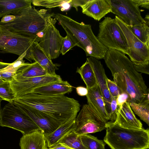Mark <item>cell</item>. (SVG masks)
<instances>
[{
  "label": "cell",
  "mask_w": 149,
  "mask_h": 149,
  "mask_svg": "<svg viewBox=\"0 0 149 149\" xmlns=\"http://www.w3.org/2000/svg\"><path fill=\"white\" fill-rule=\"evenodd\" d=\"M113 77V81L122 93L129 96L127 102L139 103L149 92L141 74L134 69L132 62L119 51L108 49L104 59Z\"/></svg>",
  "instance_id": "obj_1"
},
{
  "label": "cell",
  "mask_w": 149,
  "mask_h": 149,
  "mask_svg": "<svg viewBox=\"0 0 149 149\" xmlns=\"http://www.w3.org/2000/svg\"><path fill=\"white\" fill-rule=\"evenodd\" d=\"M14 100L41 111L62 124L75 118L80 107L78 101L64 95H48L32 93Z\"/></svg>",
  "instance_id": "obj_2"
},
{
  "label": "cell",
  "mask_w": 149,
  "mask_h": 149,
  "mask_svg": "<svg viewBox=\"0 0 149 149\" xmlns=\"http://www.w3.org/2000/svg\"><path fill=\"white\" fill-rule=\"evenodd\" d=\"M54 17L76 46L82 49L87 56L104 59L108 49L98 40L91 25L78 22L59 13L55 14Z\"/></svg>",
  "instance_id": "obj_3"
},
{
  "label": "cell",
  "mask_w": 149,
  "mask_h": 149,
  "mask_svg": "<svg viewBox=\"0 0 149 149\" xmlns=\"http://www.w3.org/2000/svg\"><path fill=\"white\" fill-rule=\"evenodd\" d=\"M54 14L31 6L12 14L16 17L12 22L3 23L0 21V26L13 33L40 38L48 26L55 24L56 21L52 17Z\"/></svg>",
  "instance_id": "obj_4"
},
{
  "label": "cell",
  "mask_w": 149,
  "mask_h": 149,
  "mask_svg": "<svg viewBox=\"0 0 149 149\" xmlns=\"http://www.w3.org/2000/svg\"><path fill=\"white\" fill-rule=\"evenodd\" d=\"M104 141L111 149H148L149 130L129 129L106 124Z\"/></svg>",
  "instance_id": "obj_5"
},
{
  "label": "cell",
  "mask_w": 149,
  "mask_h": 149,
  "mask_svg": "<svg viewBox=\"0 0 149 149\" xmlns=\"http://www.w3.org/2000/svg\"><path fill=\"white\" fill-rule=\"evenodd\" d=\"M97 38L108 49L119 51L129 55L130 52L126 38L115 18L104 17L99 23Z\"/></svg>",
  "instance_id": "obj_6"
},
{
  "label": "cell",
  "mask_w": 149,
  "mask_h": 149,
  "mask_svg": "<svg viewBox=\"0 0 149 149\" xmlns=\"http://www.w3.org/2000/svg\"><path fill=\"white\" fill-rule=\"evenodd\" d=\"M0 125L20 131L23 135L40 129L28 115L13 102H9L1 109Z\"/></svg>",
  "instance_id": "obj_7"
},
{
  "label": "cell",
  "mask_w": 149,
  "mask_h": 149,
  "mask_svg": "<svg viewBox=\"0 0 149 149\" xmlns=\"http://www.w3.org/2000/svg\"><path fill=\"white\" fill-rule=\"evenodd\" d=\"M0 27V53L13 54L19 56L26 52L24 58L30 61L31 45L34 42H38L40 38L13 33Z\"/></svg>",
  "instance_id": "obj_8"
},
{
  "label": "cell",
  "mask_w": 149,
  "mask_h": 149,
  "mask_svg": "<svg viewBox=\"0 0 149 149\" xmlns=\"http://www.w3.org/2000/svg\"><path fill=\"white\" fill-rule=\"evenodd\" d=\"M74 132L80 136L101 131L106 128V123L88 104L84 105L75 118Z\"/></svg>",
  "instance_id": "obj_9"
},
{
  "label": "cell",
  "mask_w": 149,
  "mask_h": 149,
  "mask_svg": "<svg viewBox=\"0 0 149 149\" xmlns=\"http://www.w3.org/2000/svg\"><path fill=\"white\" fill-rule=\"evenodd\" d=\"M115 19L126 38L130 52L129 56L130 61L135 63L149 61V47L141 42L132 33L121 19L116 16Z\"/></svg>",
  "instance_id": "obj_10"
},
{
  "label": "cell",
  "mask_w": 149,
  "mask_h": 149,
  "mask_svg": "<svg viewBox=\"0 0 149 149\" xmlns=\"http://www.w3.org/2000/svg\"><path fill=\"white\" fill-rule=\"evenodd\" d=\"M111 13L116 15L128 26L145 23L141 11L134 0H110Z\"/></svg>",
  "instance_id": "obj_11"
},
{
  "label": "cell",
  "mask_w": 149,
  "mask_h": 149,
  "mask_svg": "<svg viewBox=\"0 0 149 149\" xmlns=\"http://www.w3.org/2000/svg\"><path fill=\"white\" fill-rule=\"evenodd\" d=\"M61 80L62 79L59 75L47 74L19 81L14 80L10 83L17 98L31 93L34 89L38 87Z\"/></svg>",
  "instance_id": "obj_12"
},
{
  "label": "cell",
  "mask_w": 149,
  "mask_h": 149,
  "mask_svg": "<svg viewBox=\"0 0 149 149\" xmlns=\"http://www.w3.org/2000/svg\"><path fill=\"white\" fill-rule=\"evenodd\" d=\"M28 115L44 135L49 134L62 124L44 112L15 100L12 102Z\"/></svg>",
  "instance_id": "obj_13"
},
{
  "label": "cell",
  "mask_w": 149,
  "mask_h": 149,
  "mask_svg": "<svg viewBox=\"0 0 149 149\" xmlns=\"http://www.w3.org/2000/svg\"><path fill=\"white\" fill-rule=\"evenodd\" d=\"M54 25L52 24L47 26L38 42L40 46L51 60L59 56L63 38Z\"/></svg>",
  "instance_id": "obj_14"
},
{
  "label": "cell",
  "mask_w": 149,
  "mask_h": 149,
  "mask_svg": "<svg viewBox=\"0 0 149 149\" xmlns=\"http://www.w3.org/2000/svg\"><path fill=\"white\" fill-rule=\"evenodd\" d=\"M86 60L89 63L94 73L97 84L100 88L106 110L109 118L112 99L107 86L106 79L107 76L104 69L98 59L92 57H89Z\"/></svg>",
  "instance_id": "obj_15"
},
{
  "label": "cell",
  "mask_w": 149,
  "mask_h": 149,
  "mask_svg": "<svg viewBox=\"0 0 149 149\" xmlns=\"http://www.w3.org/2000/svg\"><path fill=\"white\" fill-rule=\"evenodd\" d=\"M114 123L124 128L140 129L143 128L141 122L136 117L129 102H126L118 106L117 116Z\"/></svg>",
  "instance_id": "obj_16"
},
{
  "label": "cell",
  "mask_w": 149,
  "mask_h": 149,
  "mask_svg": "<svg viewBox=\"0 0 149 149\" xmlns=\"http://www.w3.org/2000/svg\"><path fill=\"white\" fill-rule=\"evenodd\" d=\"M81 7L84 14L97 21L111 11L110 0H88Z\"/></svg>",
  "instance_id": "obj_17"
},
{
  "label": "cell",
  "mask_w": 149,
  "mask_h": 149,
  "mask_svg": "<svg viewBox=\"0 0 149 149\" xmlns=\"http://www.w3.org/2000/svg\"><path fill=\"white\" fill-rule=\"evenodd\" d=\"M30 58V62L33 60L37 62L47 74L51 75L56 74L55 71L58 69L56 66L40 46L38 42H34L31 45Z\"/></svg>",
  "instance_id": "obj_18"
},
{
  "label": "cell",
  "mask_w": 149,
  "mask_h": 149,
  "mask_svg": "<svg viewBox=\"0 0 149 149\" xmlns=\"http://www.w3.org/2000/svg\"><path fill=\"white\" fill-rule=\"evenodd\" d=\"M86 95L88 105L91 106L107 123L109 116L106 111L104 103L100 88L97 84L93 87L88 89Z\"/></svg>",
  "instance_id": "obj_19"
},
{
  "label": "cell",
  "mask_w": 149,
  "mask_h": 149,
  "mask_svg": "<svg viewBox=\"0 0 149 149\" xmlns=\"http://www.w3.org/2000/svg\"><path fill=\"white\" fill-rule=\"evenodd\" d=\"M20 149H47V144L42 131L39 129L23 135L20 139Z\"/></svg>",
  "instance_id": "obj_20"
},
{
  "label": "cell",
  "mask_w": 149,
  "mask_h": 149,
  "mask_svg": "<svg viewBox=\"0 0 149 149\" xmlns=\"http://www.w3.org/2000/svg\"><path fill=\"white\" fill-rule=\"evenodd\" d=\"M72 88L67 81L62 80L36 88L32 93L48 95H64L71 92Z\"/></svg>",
  "instance_id": "obj_21"
},
{
  "label": "cell",
  "mask_w": 149,
  "mask_h": 149,
  "mask_svg": "<svg viewBox=\"0 0 149 149\" xmlns=\"http://www.w3.org/2000/svg\"><path fill=\"white\" fill-rule=\"evenodd\" d=\"M75 118L62 124L51 133L44 135L48 148L58 144L65 136L75 130Z\"/></svg>",
  "instance_id": "obj_22"
},
{
  "label": "cell",
  "mask_w": 149,
  "mask_h": 149,
  "mask_svg": "<svg viewBox=\"0 0 149 149\" xmlns=\"http://www.w3.org/2000/svg\"><path fill=\"white\" fill-rule=\"evenodd\" d=\"M30 0H0V17L31 6Z\"/></svg>",
  "instance_id": "obj_23"
},
{
  "label": "cell",
  "mask_w": 149,
  "mask_h": 149,
  "mask_svg": "<svg viewBox=\"0 0 149 149\" xmlns=\"http://www.w3.org/2000/svg\"><path fill=\"white\" fill-rule=\"evenodd\" d=\"M47 74L45 70L37 62H35L19 69L15 75L14 80L19 81Z\"/></svg>",
  "instance_id": "obj_24"
},
{
  "label": "cell",
  "mask_w": 149,
  "mask_h": 149,
  "mask_svg": "<svg viewBox=\"0 0 149 149\" xmlns=\"http://www.w3.org/2000/svg\"><path fill=\"white\" fill-rule=\"evenodd\" d=\"M76 72L80 74L87 89L93 87L97 84L94 73L87 60L80 67L77 68Z\"/></svg>",
  "instance_id": "obj_25"
},
{
  "label": "cell",
  "mask_w": 149,
  "mask_h": 149,
  "mask_svg": "<svg viewBox=\"0 0 149 149\" xmlns=\"http://www.w3.org/2000/svg\"><path fill=\"white\" fill-rule=\"evenodd\" d=\"M130 105L135 114L149 125V99L146 97L141 103L130 102Z\"/></svg>",
  "instance_id": "obj_26"
},
{
  "label": "cell",
  "mask_w": 149,
  "mask_h": 149,
  "mask_svg": "<svg viewBox=\"0 0 149 149\" xmlns=\"http://www.w3.org/2000/svg\"><path fill=\"white\" fill-rule=\"evenodd\" d=\"M149 24L146 22L133 26L127 25L132 33L141 42L148 47H149Z\"/></svg>",
  "instance_id": "obj_27"
},
{
  "label": "cell",
  "mask_w": 149,
  "mask_h": 149,
  "mask_svg": "<svg viewBox=\"0 0 149 149\" xmlns=\"http://www.w3.org/2000/svg\"><path fill=\"white\" fill-rule=\"evenodd\" d=\"M80 136L83 144L86 149H105V144L104 141L88 134Z\"/></svg>",
  "instance_id": "obj_28"
},
{
  "label": "cell",
  "mask_w": 149,
  "mask_h": 149,
  "mask_svg": "<svg viewBox=\"0 0 149 149\" xmlns=\"http://www.w3.org/2000/svg\"><path fill=\"white\" fill-rule=\"evenodd\" d=\"M59 142L71 149H86L83 144L80 136L74 131L67 134Z\"/></svg>",
  "instance_id": "obj_29"
},
{
  "label": "cell",
  "mask_w": 149,
  "mask_h": 149,
  "mask_svg": "<svg viewBox=\"0 0 149 149\" xmlns=\"http://www.w3.org/2000/svg\"><path fill=\"white\" fill-rule=\"evenodd\" d=\"M71 0H32V3L34 6H42L48 8L62 7L64 10L70 7Z\"/></svg>",
  "instance_id": "obj_30"
},
{
  "label": "cell",
  "mask_w": 149,
  "mask_h": 149,
  "mask_svg": "<svg viewBox=\"0 0 149 149\" xmlns=\"http://www.w3.org/2000/svg\"><path fill=\"white\" fill-rule=\"evenodd\" d=\"M0 98L10 103L16 98L10 82L6 81L0 84Z\"/></svg>",
  "instance_id": "obj_31"
},
{
  "label": "cell",
  "mask_w": 149,
  "mask_h": 149,
  "mask_svg": "<svg viewBox=\"0 0 149 149\" xmlns=\"http://www.w3.org/2000/svg\"><path fill=\"white\" fill-rule=\"evenodd\" d=\"M26 54V52H25L22 55L19 56L18 58L13 62L9 63L7 66L1 69L5 71L16 74L17 71L21 68L30 64L29 63H25V61L23 60Z\"/></svg>",
  "instance_id": "obj_32"
},
{
  "label": "cell",
  "mask_w": 149,
  "mask_h": 149,
  "mask_svg": "<svg viewBox=\"0 0 149 149\" xmlns=\"http://www.w3.org/2000/svg\"><path fill=\"white\" fill-rule=\"evenodd\" d=\"M107 86L111 96L117 98L122 93L121 90L113 81H111L107 77L106 78Z\"/></svg>",
  "instance_id": "obj_33"
},
{
  "label": "cell",
  "mask_w": 149,
  "mask_h": 149,
  "mask_svg": "<svg viewBox=\"0 0 149 149\" xmlns=\"http://www.w3.org/2000/svg\"><path fill=\"white\" fill-rule=\"evenodd\" d=\"M76 46L73 42L68 36L63 37L62 46L61 53L62 55H65L68 51L72 48Z\"/></svg>",
  "instance_id": "obj_34"
},
{
  "label": "cell",
  "mask_w": 149,
  "mask_h": 149,
  "mask_svg": "<svg viewBox=\"0 0 149 149\" xmlns=\"http://www.w3.org/2000/svg\"><path fill=\"white\" fill-rule=\"evenodd\" d=\"M117 98L111 96V111L109 122L108 123H113L116 121L117 116V110L118 106L116 103Z\"/></svg>",
  "instance_id": "obj_35"
},
{
  "label": "cell",
  "mask_w": 149,
  "mask_h": 149,
  "mask_svg": "<svg viewBox=\"0 0 149 149\" xmlns=\"http://www.w3.org/2000/svg\"><path fill=\"white\" fill-rule=\"evenodd\" d=\"M132 63L134 69L137 72L149 74V61L143 63Z\"/></svg>",
  "instance_id": "obj_36"
},
{
  "label": "cell",
  "mask_w": 149,
  "mask_h": 149,
  "mask_svg": "<svg viewBox=\"0 0 149 149\" xmlns=\"http://www.w3.org/2000/svg\"><path fill=\"white\" fill-rule=\"evenodd\" d=\"M15 74L0 69V78L6 81L11 82L14 80Z\"/></svg>",
  "instance_id": "obj_37"
},
{
  "label": "cell",
  "mask_w": 149,
  "mask_h": 149,
  "mask_svg": "<svg viewBox=\"0 0 149 149\" xmlns=\"http://www.w3.org/2000/svg\"><path fill=\"white\" fill-rule=\"evenodd\" d=\"M129 98V95L126 93H122L118 95L116 100L118 106H120L124 102H127Z\"/></svg>",
  "instance_id": "obj_38"
},
{
  "label": "cell",
  "mask_w": 149,
  "mask_h": 149,
  "mask_svg": "<svg viewBox=\"0 0 149 149\" xmlns=\"http://www.w3.org/2000/svg\"><path fill=\"white\" fill-rule=\"evenodd\" d=\"M88 0H72L70 3V5L74 7L77 11H78V7H81L86 3Z\"/></svg>",
  "instance_id": "obj_39"
},
{
  "label": "cell",
  "mask_w": 149,
  "mask_h": 149,
  "mask_svg": "<svg viewBox=\"0 0 149 149\" xmlns=\"http://www.w3.org/2000/svg\"><path fill=\"white\" fill-rule=\"evenodd\" d=\"M138 6L149 9V0H134Z\"/></svg>",
  "instance_id": "obj_40"
},
{
  "label": "cell",
  "mask_w": 149,
  "mask_h": 149,
  "mask_svg": "<svg viewBox=\"0 0 149 149\" xmlns=\"http://www.w3.org/2000/svg\"><path fill=\"white\" fill-rule=\"evenodd\" d=\"M76 92L79 96H86L88 93V90L86 88L82 86H78L76 88Z\"/></svg>",
  "instance_id": "obj_41"
},
{
  "label": "cell",
  "mask_w": 149,
  "mask_h": 149,
  "mask_svg": "<svg viewBox=\"0 0 149 149\" xmlns=\"http://www.w3.org/2000/svg\"><path fill=\"white\" fill-rule=\"evenodd\" d=\"M15 17L14 15H8L3 17L0 22L3 23H8L14 20Z\"/></svg>",
  "instance_id": "obj_42"
},
{
  "label": "cell",
  "mask_w": 149,
  "mask_h": 149,
  "mask_svg": "<svg viewBox=\"0 0 149 149\" xmlns=\"http://www.w3.org/2000/svg\"><path fill=\"white\" fill-rule=\"evenodd\" d=\"M47 149H71L64 144L59 142L58 144L50 147Z\"/></svg>",
  "instance_id": "obj_43"
},
{
  "label": "cell",
  "mask_w": 149,
  "mask_h": 149,
  "mask_svg": "<svg viewBox=\"0 0 149 149\" xmlns=\"http://www.w3.org/2000/svg\"><path fill=\"white\" fill-rule=\"evenodd\" d=\"M9 64V63H3L0 61V69L3 68Z\"/></svg>",
  "instance_id": "obj_44"
},
{
  "label": "cell",
  "mask_w": 149,
  "mask_h": 149,
  "mask_svg": "<svg viewBox=\"0 0 149 149\" xmlns=\"http://www.w3.org/2000/svg\"><path fill=\"white\" fill-rule=\"evenodd\" d=\"M6 81L2 79H1V78H0V84H2L4 82Z\"/></svg>",
  "instance_id": "obj_45"
},
{
  "label": "cell",
  "mask_w": 149,
  "mask_h": 149,
  "mask_svg": "<svg viewBox=\"0 0 149 149\" xmlns=\"http://www.w3.org/2000/svg\"><path fill=\"white\" fill-rule=\"evenodd\" d=\"M2 100H3L0 98V111L1 109V101Z\"/></svg>",
  "instance_id": "obj_46"
},
{
  "label": "cell",
  "mask_w": 149,
  "mask_h": 149,
  "mask_svg": "<svg viewBox=\"0 0 149 149\" xmlns=\"http://www.w3.org/2000/svg\"><path fill=\"white\" fill-rule=\"evenodd\" d=\"M1 28L0 27V34L1 33Z\"/></svg>",
  "instance_id": "obj_47"
}]
</instances>
